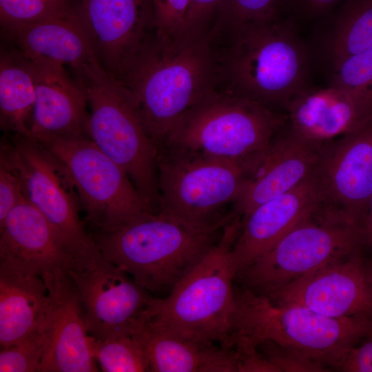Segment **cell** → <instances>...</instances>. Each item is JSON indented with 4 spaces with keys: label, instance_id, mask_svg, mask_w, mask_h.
<instances>
[{
    "label": "cell",
    "instance_id": "cell-1",
    "mask_svg": "<svg viewBox=\"0 0 372 372\" xmlns=\"http://www.w3.org/2000/svg\"><path fill=\"white\" fill-rule=\"evenodd\" d=\"M215 41L211 28L185 30L171 38L153 32L118 79L134 99L158 147L178 118L216 89Z\"/></svg>",
    "mask_w": 372,
    "mask_h": 372
},
{
    "label": "cell",
    "instance_id": "cell-2",
    "mask_svg": "<svg viewBox=\"0 0 372 372\" xmlns=\"http://www.w3.org/2000/svg\"><path fill=\"white\" fill-rule=\"evenodd\" d=\"M218 53L224 90L273 109L285 108L309 87V54L291 19L280 15L243 24Z\"/></svg>",
    "mask_w": 372,
    "mask_h": 372
},
{
    "label": "cell",
    "instance_id": "cell-3",
    "mask_svg": "<svg viewBox=\"0 0 372 372\" xmlns=\"http://www.w3.org/2000/svg\"><path fill=\"white\" fill-rule=\"evenodd\" d=\"M240 225V217H233L198 263L167 296L152 298L140 318L185 340L233 347L230 333L237 269L231 251Z\"/></svg>",
    "mask_w": 372,
    "mask_h": 372
},
{
    "label": "cell",
    "instance_id": "cell-4",
    "mask_svg": "<svg viewBox=\"0 0 372 372\" xmlns=\"http://www.w3.org/2000/svg\"><path fill=\"white\" fill-rule=\"evenodd\" d=\"M223 227H198L160 211L93 237L110 261L149 292H170L220 238Z\"/></svg>",
    "mask_w": 372,
    "mask_h": 372
},
{
    "label": "cell",
    "instance_id": "cell-5",
    "mask_svg": "<svg viewBox=\"0 0 372 372\" xmlns=\"http://www.w3.org/2000/svg\"><path fill=\"white\" fill-rule=\"evenodd\" d=\"M372 335V318H333L298 304H275L245 287L235 289L231 343L256 347L270 339L340 369L347 355Z\"/></svg>",
    "mask_w": 372,
    "mask_h": 372
},
{
    "label": "cell",
    "instance_id": "cell-6",
    "mask_svg": "<svg viewBox=\"0 0 372 372\" xmlns=\"http://www.w3.org/2000/svg\"><path fill=\"white\" fill-rule=\"evenodd\" d=\"M74 76L90 109L88 137L127 173L152 212L158 211V146L149 133L131 93L95 61Z\"/></svg>",
    "mask_w": 372,
    "mask_h": 372
},
{
    "label": "cell",
    "instance_id": "cell-7",
    "mask_svg": "<svg viewBox=\"0 0 372 372\" xmlns=\"http://www.w3.org/2000/svg\"><path fill=\"white\" fill-rule=\"evenodd\" d=\"M286 123L285 114L215 89L178 118L159 147L248 160L265 150Z\"/></svg>",
    "mask_w": 372,
    "mask_h": 372
},
{
    "label": "cell",
    "instance_id": "cell-8",
    "mask_svg": "<svg viewBox=\"0 0 372 372\" xmlns=\"http://www.w3.org/2000/svg\"><path fill=\"white\" fill-rule=\"evenodd\" d=\"M249 160L161 147L157 161L158 211L201 227H223V211L239 196Z\"/></svg>",
    "mask_w": 372,
    "mask_h": 372
},
{
    "label": "cell",
    "instance_id": "cell-9",
    "mask_svg": "<svg viewBox=\"0 0 372 372\" xmlns=\"http://www.w3.org/2000/svg\"><path fill=\"white\" fill-rule=\"evenodd\" d=\"M365 246L362 228L320 207L271 249L237 273L242 287L267 293L319 269L344 260Z\"/></svg>",
    "mask_w": 372,
    "mask_h": 372
},
{
    "label": "cell",
    "instance_id": "cell-10",
    "mask_svg": "<svg viewBox=\"0 0 372 372\" xmlns=\"http://www.w3.org/2000/svg\"><path fill=\"white\" fill-rule=\"evenodd\" d=\"M38 142L63 165L88 220L98 231L114 229L152 212L125 170L88 136Z\"/></svg>",
    "mask_w": 372,
    "mask_h": 372
},
{
    "label": "cell",
    "instance_id": "cell-11",
    "mask_svg": "<svg viewBox=\"0 0 372 372\" xmlns=\"http://www.w3.org/2000/svg\"><path fill=\"white\" fill-rule=\"evenodd\" d=\"M68 273L79 293L90 335L105 340L132 333L152 297L106 258L94 240L73 255Z\"/></svg>",
    "mask_w": 372,
    "mask_h": 372
},
{
    "label": "cell",
    "instance_id": "cell-12",
    "mask_svg": "<svg viewBox=\"0 0 372 372\" xmlns=\"http://www.w3.org/2000/svg\"><path fill=\"white\" fill-rule=\"evenodd\" d=\"M13 158L21 173L25 198L50 222L75 254L94 238L80 219V201L61 163L31 137L7 134Z\"/></svg>",
    "mask_w": 372,
    "mask_h": 372
},
{
    "label": "cell",
    "instance_id": "cell-13",
    "mask_svg": "<svg viewBox=\"0 0 372 372\" xmlns=\"http://www.w3.org/2000/svg\"><path fill=\"white\" fill-rule=\"evenodd\" d=\"M311 178L321 207L363 226L372 195V116L321 146Z\"/></svg>",
    "mask_w": 372,
    "mask_h": 372
},
{
    "label": "cell",
    "instance_id": "cell-14",
    "mask_svg": "<svg viewBox=\"0 0 372 372\" xmlns=\"http://www.w3.org/2000/svg\"><path fill=\"white\" fill-rule=\"evenodd\" d=\"M265 296L275 304H298L329 317L372 318V262L360 250Z\"/></svg>",
    "mask_w": 372,
    "mask_h": 372
},
{
    "label": "cell",
    "instance_id": "cell-15",
    "mask_svg": "<svg viewBox=\"0 0 372 372\" xmlns=\"http://www.w3.org/2000/svg\"><path fill=\"white\" fill-rule=\"evenodd\" d=\"M96 59L118 79L154 32L151 0H76Z\"/></svg>",
    "mask_w": 372,
    "mask_h": 372
},
{
    "label": "cell",
    "instance_id": "cell-16",
    "mask_svg": "<svg viewBox=\"0 0 372 372\" xmlns=\"http://www.w3.org/2000/svg\"><path fill=\"white\" fill-rule=\"evenodd\" d=\"M50 297L41 372L98 371L90 347L83 306L67 271L42 275Z\"/></svg>",
    "mask_w": 372,
    "mask_h": 372
},
{
    "label": "cell",
    "instance_id": "cell-17",
    "mask_svg": "<svg viewBox=\"0 0 372 372\" xmlns=\"http://www.w3.org/2000/svg\"><path fill=\"white\" fill-rule=\"evenodd\" d=\"M280 131L265 150L250 159L247 177L234 203V216L242 218L258 205L296 188L313 174L322 145L299 136L289 127L282 134Z\"/></svg>",
    "mask_w": 372,
    "mask_h": 372
},
{
    "label": "cell",
    "instance_id": "cell-18",
    "mask_svg": "<svg viewBox=\"0 0 372 372\" xmlns=\"http://www.w3.org/2000/svg\"><path fill=\"white\" fill-rule=\"evenodd\" d=\"M30 60L36 92L31 138L43 141L88 136V101L81 83L62 65Z\"/></svg>",
    "mask_w": 372,
    "mask_h": 372
},
{
    "label": "cell",
    "instance_id": "cell-19",
    "mask_svg": "<svg viewBox=\"0 0 372 372\" xmlns=\"http://www.w3.org/2000/svg\"><path fill=\"white\" fill-rule=\"evenodd\" d=\"M321 206L311 176L292 190L271 198L241 218L232 248L237 273L271 249Z\"/></svg>",
    "mask_w": 372,
    "mask_h": 372
},
{
    "label": "cell",
    "instance_id": "cell-20",
    "mask_svg": "<svg viewBox=\"0 0 372 372\" xmlns=\"http://www.w3.org/2000/svg\"><path fill=\"white\" fill-rule=\"evenodd\" d=\"M289 127L299 136L319 145L353 131L372 116L365 102L337 87H307L284 108Z\"/></svg>",
    "mask_w": 372,
    "mask_h": 372
},
{
    "label": "cell",
    "instance_id": "cell-21",
    "mask_svg": "<svg viewBox=\"0 0 372 372\" xmlns=\"http://www.w3.org/2000/svg\"><path fill=\"white\" fill-rule=\"evenodd\" d=\"M1 32L6 41L31 60L52 61L72 72L98 61L75 3L50 17Z\"/></svg>",
    "mask_w": 372,
    "mask_h": 372
},
{
    "label": "cell",
    "instance_id": "cell-22",
    "mask_svg": "<svg viewBox=\"0 0 372 372\" xmlns=\"http://www.w3.org/2000/svg\"><path fill=\"white\" fill-rule=\"evenodd\" d=\"M72 258L61 235L25 198L0 225V258L21 262L42 276L67 271Z\"/></svg>",
    "mask_w": 372,
    "mask_h": 372
},
{
    "label": "cell",
    "instance_id": "cell-23",
    "mask_svg": "<svg viewBox=\"0 0 372 372\" xmlns=\"http://www.w3.org/2000/svg\"><path fill=\"white\" fill-rule=\"evenodd\" d=\"M49 306L48 289L40 273L21 262L0 258L1 348L42 329Z\"/></svg>",
    "mask_w": 372,
    "mask_h": 372
},
{
    "label": "cell",
    "instance_id": "cell-24",
    "mask_svg": "<svg viewBox=\"0 0 372 372\" xmlns=\"http://www.w3.org/2000/svg\"><path fill=\"white\" fill-rule=\"evenodd\" d=\"M132 334L144 351L150 371L237 372L234 347L185 340L152 327L140 317Z\"/></svg>",
    "mask_w": 372,
    "mask_h": 372
},
{
    "label": "cell",
    "instance_id": "cell-25",
    "mask_svg": "<svg viewBox=\"0 0 372 372\" xmlns=\"http://www.w3.org/2000/svg\"><path fill=\"white\" fill-rule=\"evenodd\" d=\"M30 60L9 43L0 54V125L6 134L31 137L30 125L35 103Z\"/></svg>",
    "mask_w": 372,
    "mask_h": 372
},
{
    "label": "cell",
    "instance_id": "cell-26",
    "mask_svg": "<svg viewBox=\"0 0 372 372\" xmlns=\"http://www.w3.org/2000/svg\"><path fill=\"white\" fill-rule=\"evenodd\" d=\"M331 68L372 47V0H342L322 36Z\"/></svg>",
    "mask_w": 372,
    "mask_h": 372
},
{
    "label": "cell",
    "instance_id": "cell-27",
    "mask_svg": "<svg viewBox=\"0 0 372 372\" xmlns=\"http://www.w3.org/2000/svg\"><path fill=\"white\" fill-rule=\"evenodd\" d=\"M93 356L105 372L150 371L145 354L132 333L105 340L90 335Z\"/></svg>",
    "mask_w": 372,
    "mask_h": 372
},
{
    "label": "cell",
    "instance_id": "cell-28",
    "mask_svg": "<svg viewBox=\"0 0 372 372\" xmlns=\"http://www.w3.org/2000/svg\"><path fill=\"white\" fill-rule=\"evenodd\" d=\"M285 0H223L211 29L218 36L240 25L280 15Z\"/></svg>",
    "mask_w": 372,
    "mask_h": 372
},
{
    "label": "cell",
    "instance_id": "cell-29",
    "mask_svg": "<svg viewBox=\"0 0 372 372\" xmlns=\"http://www.w3.org/2000/svg\"><path fill=\"white\" fill-rule=\"evenodd\" d=\"M331 69L329 85L349 92L372 108V47L342 59Z\"/></svg>",
    "mask_w": 372,
    "mask_h": 372
},
{
    "label": "cell",
    "instance_id": "cell-30",
    "mask_svg": "<svg viewBox=\"0 0 372 372\" xmlns=\"http://www.w3.org/2000/svg\"><path fill=\"white\" fill-rule=\"evenodd\" d=\"M46 344L47 335L44 327L19 342L1 348L0 371H41Z\"/></svg>",
    "mask_w": 372,
    "mask_h": 372
},
{
    "label": "cell",
    "instance_id": "cell-31",
    "mask_svg": "<svg viewBox=\"0 0 372 372\" xmlns=\"http://www.w3.org/2000/svg\"><path fill=\"white\" fill-rule=\"evenodd\" d=\"M70 3V0H0L1 32L50 17Z\"/></svg>",
    "mask_w": 372,
    "mask_h": 372
},
{
    "label": "cell",
    "instance_id": "cell-32",
    "mask_svg": "<svg viewBox=\"0 0 372 372\" xmlns=\"http://www.w3.org/2000/svg\"><path fill=\"white\" fill-rule=\"evenodd\" d=\"M276 372H324L331 369L309 353L281 344L270 339L260 340L256 346Z\"/></svg>",
    "mask_w": 372,
    "mask_h": 372
},
{
    "label": "cell",
    "instance_id": "cell-33",
    "mask_svg": "<svg viewBox=\"0 0 372 372\" xmlns=\"http://www.w3.org/2000/svg\"><path fill=\"white\" fill-rule=\"evenodd\" d=\"M23 198V177L4 136L0 151V225Z\"/></svg>",
    "mask_w": 372,
    "mask_h": 372
},
{
    "label": "cell",
    "instance_id": "cell-34",
    "mask_svg": "<svg viewBox=\"0 0 372 372\" xmlns=\"http://www.w3.org/2000/svg\"><path fill=\"white\" fill-rule=\"evenodd\" d=\"M154 33L171 38L184 31L189 0H151Z\"/></svg>",
    "mask_w": 372,
    "mask_h": 372
},
{
    "label": "cell",
    "instance_id": "cell-35",
    "mask_svg": "<svg viewBox=\"0 0 372 372\" xmlns=\"http://www.w3.org/2000/svg\"><path fill=\"white\" fill-rule=\"evenodd\" d=\"M223 0H189L185 30H203L211 28Z\"/></svg>",
    "mask_w": 372,
    "mask_h": 372
},
{
    "label": "cell",
    "instance_id": "cell-36",
    "mask_svg": "<svg viewBox=\"0 0 372 372\" xmlns=\"http://www.w3.org/2000/svg\"><path fill=\"white\" fill-rule=\"evenodd\" d=\"M339 371L372 372V335L351 349Z\"/></svg>",
    "mask_w": 372,
    "mask_h": 372
},
{
    "label": "cell",
    "instance_id": "cell-37",
    "mask_svg": "<svg viewBox=\"0 0 372 372\" xmlns=\"http://www.w3.org/2000/svg\"><path fill=\"white\" fill-rule=\"evenodd\" d=\"M237 353V372H276L256 347L234 345Z\"/></svg>",
    "mask_w": 372,
    "mask_h": 372
},
{
    "label": "cell",
    "instance_id": "cell-38",
    "mask_svg": "<svg viewBox=\"0 0 372 372\" xmlns=\"http://www.w3.org/2000/svg\"><path fill=\"white\" fill-rule=\"evenodd\" d=\"M296 11L308 19L324 16L342 0H290Z\"/></svg>",
    "mask_w": 372,
    "mask_h": 372
},
{
    "label": "cell",
    "instance_id": "cell-39",
    "mask_svg": "<svg viewBox=\"0 0 372 372\" xmlns=\"http://www.w3.org/2000/svg\"><path fill=\"white\" fill-rule=\"evenodd\" d=\"M363 234L365 246L369 247L372 241V195L369 200L368 212L363 226Z\"/></svg>",
    "mask_w": 372,
    "mask_h": 372
}]
</instances>
